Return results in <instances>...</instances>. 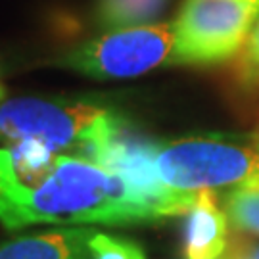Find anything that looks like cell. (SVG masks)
<instances>
[{
  "mask_svg": "<svg viewBox=\"0 0 259 259\" xmlns=\"http://www.w3.org/2000/svg\"><path fill=\"white\" fill-rule=\"evenodd\" d=\"M165 219L117 173L37 140L0 148V223H133Z\"/></svg>",
  "mask_w": 259,
  "mask_h": 259,
  "instance_id": "6da1fadb",
  "label": "cell"
},
{
  "mask_svg": "<svg viewBox=\"0 0 259 259\" xmlns=\"http://www.w3.org/2000/svg\"><path fill=\"white\" fill-rule=\"evenodd\" d=\"M123 115L93 102L14 98L0 100V140H37L96 163V156Z\"/></svg>",
  "mask_w": 259,
  "mask_h": 259,
  "instance_id": "7a4b0ae2",
  "label": "cell"
},
{
  "mask_svg": "<svg viewBox=\"0 0 259 259\" xmlns=\"http://www.w3.org/2000/svg\"><path fill=\"white\" fill-rule=\"evenodd\" d=\"M156 173L171 190L198 194L232 188L259 179V150L253 139L202 135L157 142Z\"/></svg>",
  "mask_w": 259,
  "mask_h": 259,
  "instance_id": "3957f363",
  "label": "cell"
},
{
  "mask_svg": "<svg viewBox=\"0 0 259 259\" xmlns=\"http://www.w3.org/2000/svg\"><path fill=\"white\" fill-rule=\"evenodd\" d=\"M93 79H129L175 64V27L146 23L110 29L81 42L54 62Z\"/></svg>",
  "mask_w": 259,
  "mask_h": 259,
  "instance_id": "277c9868",
  "label": "cell"
},
{
  "mask_svg": "<svg viewBox=\"0 0 259 259\" xmlns=\"http://www.w3.org/2000/svg\"><path fill=\"white\" fill-rule=\"evenodd\" d=\"M259 16V0H185L173 21L175 64L209 65L240 52Z\"/></svg>",
  "mask_w": 259,
  "mask_h": 259,
  "instance_id": "5b68a950",
  "label": "cell"
},
{
  "mask_svg": "<svg viewBox=\"0 0 259 259\" xmlns=\"http://www.w3.org/2000/svg\"><path fill=\"white\" fill-rule=\"evenodd\" d=\"M229 217L211 190L196 194L186 221V259H219L227 250Z\"/></svg>",
  "mask_w": 259,
  "mask_h": 259,
  "instance_id": "8992f818",
  "label": "cell"
},
{
  "mask_svg": "<svg viewBox=\"0 0 259 259\" xmlns=\"http://www.w3.org/2000/svg\"><path fill=\"white\" fill-rule=\"evenodd\" d=\"M93 229H56L0 244V259H91Z\"/></svg>",
  "mask_w": 259,
  "mask_h": 259,
  "instance_id": "52a82bcc",
  "label": "cell"
},
{
  "mask_svg": "<svg viewBox=\"0 0 259 259\" xmlns=\"http://www.w3.org/2000/svg\"><path fill=\"white\" fill-rule=\"evenodd\" d=\"M167 2L169 0H98L96 23L106 31L154 23Z\"/></svg>",
  "mask_w": 259,
  "mask_h": 259,
  "instance_id": "ba28073f",
  "label": "cell"
},
{
  "mask_svg": "<svg viewBox=\"0 0 259 259\" xmlns=\"http://www.w3.org/2000/svg\"><path fill=\"white\" fill-rule=\"evenodd\" d=\"M223 209L238 231L259 236V179L229 188Z\"/></svg>",
  "mask_w": 259,
  "mask_h": 259,
  "instance_id": "9c48e42d",
  "label": "cell"
},
{
  "mask_svg": "<svg viewBox=\"0 0 259 259\" xmlns=\"http://www.w3.org/2000/svg\"><path fill=\"white\" fill-rule=\"evenodd\" d=\"M91 259H146L139 244L113 234L94 232L91 238Z\"/></svg>",
  "mask_w": 259,
  "mask_h": 259,
  "instance_id": "30bf717a",
  "label": "cell"
},
{
  "mask_svg": "<svg viewBox=\"0 0 259 259\" xmlns=\"http://www.w3.org/2000/svg\"><path fill=\"white\" fill-rule=\"evenodd\" d=\"M244 67L246 71L259 79V16L253 23V27L250 31V37L244 45Z\"/></svg>",
  "mask_w": 259,
  "mask_h": 259,
  "instance_id": "8fae6325",
  "label": "cell"
},
{
  "mask_svg": "<svg viewBox=\"0 0 259 259\" xmlns=\"http://www.w3.org/2000/svg\"><path fill=\"white\" fill-rule=\"evenodd\" d=\"M229 259H251V255L248 253V250L246 251H234Z\"/></svg>",
  "mask_w": 259,
  "mask_h": 259,
  "instance_id": "7c38bea8",
  "label": "cell"
},
{
  "mask_svg": "<svg viewBox=\"0 0 259 259\" xmlns=\"http://www.w3.org/2000/svg\"><path fill=\"white\" fill-rule=\"evenodd\" d=\"M248 253L251 255V259H259V244H251L248 248Z\"/></svg>",
  "mask_w": 259,
  "mask_h": 259,
  "instance_id": "4fadbf2b",
  "label": "cell"
},
{
  "mask_svg": "<svg viewBox=\"0 0 259 259\" xmlns=\"http://www.w3.org/2000/svg\"><path fill=\"white\" fill-rule=\"evenodd\" d=\"M253 142H255V146H257V150H259V133L253 137Z\"/></svg>",
  "mask_w": 259,
  "mask_h": 259,
  "instance_id": "5bb4252c",
  "label": "cell"
},
{
  "mask_svg": "<svg viewBox=\"0 0 259 259\" xmlns=\"http://www.w3.org/2000/svg\"><path fill=\"white\" fill-rule=\"evenodd\" d=\"M4 98V87H2V83H0V100Z\"/></svg>",
  "mask_w": 259,
  "mask_h": 259,
  "instance_id": "9a60e30c",
  "label": "cell"
}]
</instances>
